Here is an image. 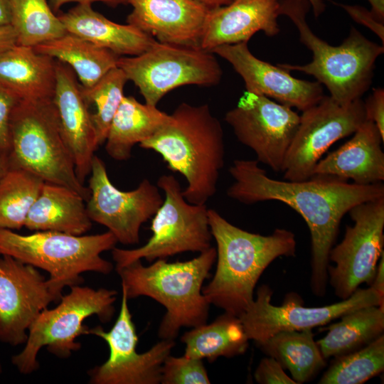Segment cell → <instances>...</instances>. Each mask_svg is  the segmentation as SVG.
Listing matches in <instances>:
<instances>
[{
	"instance_id": "obj_1",
	"label": "cell",
	"mask_w": 384,
	"mask_h": 384,
	"mask_svg": "<svg viewBox=\"0 0 384 384\" xmlns=\"http://www.w3.org/2000/svg\"><path fill=\"white\" fill-rule=\"evenodd\" d=\"M229 173L234 179L226 191L229 198L246 205L279 201L303 218L311 235V289L319 297L326 292L329 255L342 218L354 206L384 196L383 183L358 185L321 176L299 181L276 180L257 160L235 159Z\"/></svg>"
},
{
	"instance_id": "obj_2",
	"label": "cell",
	"mask_w": 384,
	"mask_h": 384,
	"mask_svg": "<svg viewBox=\"0 0 384 384\" xmlns=\"http://www.w3.org/2000/svg\"><path fill=\"white\" fill-rule=\"evenodd\" d=\"M208 215L217 264L202 293L210 304L239 317L253 302L255 287L265 270L278 257L296 256L295 235L284 228L268 235L250 233L213 209L208 210Z\"/></svg>"
},
{
	"instance_id": "obj_3",
	"label": "cell",
	"mask_w": 384,
	"mask_h": 384,
	"mask_svg": "<svg viewBox=\"0 0 384 384\" xmlns=\"http://www.w3.org/2000/svg\"><path fill=\"white\" fill-rule=\"evenodd\" d=\"M139 146L160 154L171 171L185 178L182 193L190 203L204 205L215 194L224 166V134L208 105L181 103Z\"/></svg>"
},
{
	"instance_id": "obj_4",
	"label": "cell",
	"mask_w": 384,
	"mask_h": 384,
	"mask_svg": "<svg viewBox=\"0 0 384 384\" xmlns=\"http://www.w3.org/2000/svg\"><path fill=\"white\" fill-rule=\"evenodd\" d=\"M215 260L216 249L210 247L190 260L158 259L149 266L138 260L117 272L128 299L146 296L166 308L158 335L174 340L181 328L206 323L210 304L202 289Z\"/></svg>"
},
{
	"instance_id": "obj_5",
	"label": "cell",
	"mask_w": 384,
	"mask_h": 384,
	"mask_svg": "<svg viewBox=\"0 0 384 384\" xmlns=\"http://www.w3.org/2000/svg\"><path fill=\"white\" fill-rule=\"evenodd\" d=\"M310 6L307 0H280V15L288 16L295 24L300 41L312 53V60L305 65H278L312 75L341 105L361 98L372 83L375 62L384 52L383 46L370 41L355 28H351L341 45L329 44L316 36L306 22Z\"/></svg>"
},
{
	"instance_id": "obj_6",
	"label": "cell",
	"mask_w": 384,
	"mask_h": 384,
	"mask_svg": "<svg viewBox=\"0 0 384 384\" xmlns=\"http://www.w3.org/2000/svg\"><path fill=\"white\" fill-rule=\"evenodd\" d=\"M117 240L110 231L74 235L55 231L23 235L0 228V255H9L45 270L58 289L80 284L87 272L110 274L113 265L102 252L112 250Z\"/></svg>"
},
{
	"instance_id": "obj_7",
	"label": "cell",
	"mask_w": 384,
	"mask_h": 384,
	"mask_svg": "<svg viewBox=\"0 0 384 384\" xmlns=\"http://www.w3.org/2000/svg\"><path fill=\"white\" fill-rule=\"evenodd\" d=\"M10 128L9 166L28 170L46 182L70 188L88 200L89 188L77 176L53 99L20 100L12 113Z\"/></svg>"
},
{
	"instance_id": "obj_8",
	"label": "cell",
	"mask_w": 384,
	"mask_h": 384,
	"mask_svg": "<svg viewBox=\"0 0 384 384\" xmlns=\"http://www.w3.org/2000/svg\"><path fill=\"white\" fill-rule=\"evenodd\" d=\"M70 288L55 307L46 308L38 314L28 329L23 348L12 356V364L21 373L28 375L38 369V355L43 347L60 358L79 350L81 345L76 339L89 334L90 329L84 324L88 317L96 315L102 322L113 317L117 291L80 284Z\"/></svg>"
},
{
	"instance_id": "obj_9",
	"label": "cell",
	"mask_w": 384,
	"mask_h": 384,
	"mask_svg": "<svg viewBox=\"0 0 384 384\" xmlns=\"http://www.w3.org/2000/svg\"><path fill=\"white\" fill-rule=\"evenodd\" d=\"M164 192L163 203L153 216L152 235L142 246L134 249L112 250L116 270L145 259H158L184 252H203L211 247L213 238L206 204L188 202L179 182L173 175L164 174L156 183Z\"/></svg>"
},
{
	"instance_id": "obj_10",
	"label": "cell",
	"mask_w": 384,
	"mask_h": 384,
	"mask_svg": "<svg viewBox=\"0 0 384 384\" xmlns=\"http://www.w3.org/2000/svg\"><path fill=\"white\" fill-rule=\"evenodd\" d=\"M117 67L138 87L145 103L152 106L180 86H215L223 75L213 53L157 41L139 55L119 57Z\"/></svg>"
},
{
	"instance_id": "obj_11",
	"label": "cell",
	"mask_w": 384,
	"mask_h": 384,
	"mask_svg": "<svg viewBox=\"0 0 384 384\" xmlns=\"http://www.w3.org/2000/svg\"><path fill=\"white\" fill-rule=\"evenodd\" d=\"M343 240L329 255L328 282L341 300L363 283L371 285L384 252V196L360 203L348 212Z\"/></svg>"
},
{
	"instance_id": "obj_12",
	"label": "cell",
	"mask_w": 384,
	"mask_h": 384,
	"mask_svg": "<svg viewBox=\"0 0 384 384\" xmlns=\"http://www.w3.org/2000/svg\"><path fill=\"white\" fill-rule=\"evenodd\" d=\"M271 288L262 284L256 298L239 319L249 340L257 345L284 331L303 330L324 326L360 308L384 306V297L371 287L356 289L348 298L323 306H304L302 297L288 293L280 306L272 304Z\"/></svg>"
},
{
	"instance_id": "obj_13",
	"label": "cell",
	"mask_w": 384,
	"mask_h": 384,
	"mask_svg": "<svg viewBox=\"0 0 384 384\" xmlns=\"http://www.w3.org/2000/svg\"><path fill=\"white\" fill-rule=\"evenodd\" d=\"M366 120L361 98L341 105L324 95L300 115L283 164L284 179L299 181L313 177L316 165L330 146L353 134Z\"/></svg>"
},
{
	"instance_id": "obj_14",
	"label": "cell",
	"mask_w": 384,
	"mask_h": 384,
	"mask_svg": "<svg viewBox=\"0 0 384 384\" xmlns=\"http://www.w3.org/2000/svg\"><path fill=\"white\" fill-rule=\"evenodd\" d=\"M299 118L292 107L245 91L224 119L237 139L254 151L259 163L279 172L282 171Z\"/></svg>"
},
{
	"instance_id": "obj_15",
	"label": "cell",
	"mask_w": 384,
	"mask_h": 384,
	"mask_svg": "<svg viewBox=\"0 0 384 384\" xmlns=\"http://www.w3.org/2000/svg\"><path fill=\"white\" fill-rule=\"evenodd\" d=\"M119 316L113 326L105 331L101 326L89 329V334L102 338L108 345L107 360L88 371L92 384H159L162 365L175 346L173 339H162L146 352L137 351L138 336L122 289Z\"/></svg>"
},
{
	"instance_id": "obj_16",
	"label": "cell",
	"mask_w": 384,
	"mask_h": 384,
	"mask_svg": "<svg viewBox=\"0 0 384 384\" xmlns=\"http://www.w3.org/2000/svg\"><path fill=\"white\" fill-rule=\"evenodd\" d=\"M90 174L86 207L91 220L106 227L117 242L139 243L142 225L163 203L159 187L145 178L134 190L118 189L111 182L104 161L96 155Z\"/></svg>"
},
{
	"instance_id": "obj_17",
	"label": "cell",
	"mask_w": 384,
	"mask_h": 384,
	"mask_svg": "<svg viewBox=\"0 0 384 384\" xmlns=\"http://www.w3.org/2000/svg\"><path fill=\"white\" fill-rule=\"evenodd\" d=\"M62 293L38 268L0 255V341L14 346L25 343L36 318Z\"/></svg>"
},
{
	"instance_id": "obj_18",
	"label": "cell",
	"mask_w": 384,
	"mask_h": 384,
	"mask_svg": "<svg viewBox=\"0 0 384 384\" xmlns=\"http://www.w3.org/2000/svg\"><path fill=\"white\" fill-rule=\"evenodd\" d=\"M212 53L227 60L242 78L246 91L264 95L299 111L316 105L324 96L317 81L296 78L289 71L255 57L247 42L223 45Z\"/></svg>"
},
{
	"instance_id": "obj_19",
	"label": "cell",
	"mask_w": 384,
	"mask_h": 384,
	"mask_svg": "<svg viewBox=\"0 0 384 384\" xmlns=\"http://www.w3.org/2000/svg\"><path fill=\"white\" fill-rule=\"evenodd\" d=\"M53 97L60 130L73 158L75 172L84 183L90 174L94 152L99 146L89 105L81 84L68 65L56 60Z\"/></svg>"
},
{
	"instance_id": "obj_20",
	"label": "cell",
	"mask_w": 384,
	"mask_h": 384,
	"mask_svg": "<svg viewBox=\"0 0 384 384\" xmlns=\"http://www.w3.org/2000/svg\"><path fill=\"white\" fill-rule=\"evenodd\" d=\"M132 6L127 23L168 44L200 48L208 12L195 0H124Z\"/></svg>"
},
{
	"instance_id": "obj_21",
	"label": "cell",
	"mask_w": 384,
	"mask_h": 384,
	"mask_svg": "<svg viewBox=\"0 0 384 384\" xmlns=\"http://www.w3.org/2000/svg\"><path fill=\"white\" fill-rule=\"evenodd\" d=\"M279 16L280 0H233L209 9L200 48L212 52L223 45L248 42L259 31L274 36L280 31Z\"/></svg>"
},
{
	"instance_id": "obj_22",
	"label": "cell",
	"mask_w": 384,
	"mask_h": 384,
	"mask_svg": "<svg viewBox=\"0 0 384 384\" xmlns=\"http://www.w3.org/2000/svg\"><path fill=\"white\" fill-rule=\"evenodd\" d=\"M383 139L375 124L366 120L353 137L336 150L321 158L314 176L353 180L358 185H371L384 181Z\"/></svg>"
},
{
	"instance_id": "obj_23",
	"label": "cell",
	"mask_w": 384,
	"mask_h": 384,
	"mask_svg": "<svg viewBox=\"0 0 384 384\" xmlns=\"http://www.w3.org/2000/svg\"><path fill=\"white\" fill-rule=\"evenodd\" d=\"M67 33L78 36L120 57L139 55L156 41L130 24L112 21L90 4H78L58 16Z\"/></svg>"
},
{
	"instance_id": "obj_24",
	"label": "cell",
	"mask_w": 384,
	"mask_h": 384,
	"mask_svg": "<svg viewBox=\"0 0 384 384\" xmlns=\"http://www.w3.org/2000/svg\"><path fill=\"white\" fill-rule=\"evenodd\" d=\"M56 60L16 44L0 55V83L20 100L53 99Z\"/></svg>"
},
{
	"instance_id": "obj_25",
	"label": "cell",
	"mask_w": 384,
	"mask_h": 384,
	"mask_svg": "<svg viewBox=\"0 0 384 384\" xmlns=\"http://www.w3.org/2000/svg\"><path fill=\"white\" fill-rule=\"evenodd\" d=\"M85 202L75 191L45 181L29 210L24 227L33 231L84 235L92 227Z\"/></svg>"
},
{
	"instance_id": "obj_26",
	"label": "cell",
	"mask_w": 384,
	"mask_h": 384,
	"mask_svg": "<svg viewBox=\"0 0 384 384\" xmlns=\"http://www.w3.org/2000/svg\"><path fill=\"white\" fill-rule=\"evenodd\" d=\"M169 117V114L156 106L124 95L105 142L107 154L117 161L130 159L133 146L152 137Z\"/></svg>"
},
{
	"instance_id": "obj_27",
	"label": "cell",
	"mask_w": 384,
	"mask_h": 384,
	"mask_svg": "<svg viewBox=\"0 0 384 384\" xmlns=\"http://www.w3.org/2000/svg\"><path fill=\"white\" fill-rule=\"evenodd\" d=\"M33 48L70 67L84 88L91 87L116 68L119 58L112 51L69 33Z\"/></svg>"
},
{
	"instance_id": "obj_28",
	"label": "cell",
	"mask_w": 384,
	"mask_h": 384,
	"mask_svg": "<svg viewBox=\"0 0 384 384\" xmlns=\"http://www.w3.org/2000/svg\"><path fill=\"white\" fill-rule=\"evenodd\" d=\"M184 356L210 362L218 357L232 358L247 349V338L239 317L225 312L209 324L206 323L184 333Z\"/></svg>"
},
{
	"instance_id": "obj_29",
	"label": "cell",
	"mask_w": 384,
	"mask_h": 384,
	"mask_svg": "<svg viewBox=\"0 0 384 384\" xmlns=\"http://www.w3.org/2000/svg\"><path fill=\"white\" fill-rule=\"evenodd\" d=\"M340 318L316 341L326 360L357 351L383 334L384 306L362 307Z\"/></svg>"
},
{
	"instance_id": "obj_30",
	"label": "cell",
	"mask_w": 384,
	"mask_h": 384,
	"mask_svg": "<svg viewBox=\"0 0 384 384\" xmlns=\"http://www.w3.org/2000/svg\"><path fill=\"white\" fill-rule=\"evenodd\" d=\"M258 346L287 369L297 384L309 382L326 365L311 329L280 331Z\"/></svg>"
},
{
	"instance_id": "obj_31",
	"label": "cell",
	"mask_w": 384,
	"mask_h": 384,
	"mask_svg": "<svg viewBox=\"0 0 384 384\" xmlns=\"http://www.w3.org/2000/svg\"><path fill=\"white\" fill-rule=\"evenodd\" d=\"M44 182L28 170L9 166L0 178V228L14 230L24 227Z\"/></svg>"
},
{
	"instance_id": "obj_32",
	"label": "cell",
	"mask_w": 384,
	"mask_h": 384,
	"mask_svg": "<svg viewBox=\"0 0 384 384\" xmlns=\"http://www.w3.org/2000/svg\"><path fill=\"white\" fill-rule=\"evenodd\" d=\"M17 44L35 47L67 33L47 0H10Z\"/></svg>"
},
{
	"instance_id": "obj_33",
	"label": "cell",
	"mask_w": 384,
	"mask_h": 384,
	"mask_svg": "<svg viewBox=\"0 0 384 384\" xmlns=\"http://www.w3.org/2000/svg\"><path fill=\"white\" fill-rule=\"evenodd\" d=\"M335 358L319 384L363 383L384 370V335L357 351Z\"/></svg>"
},
{
	"instance_id": "obj_34",
	"label": "cell",
	"mask_w": 384,
	"mask_h": 384,
	"mask_svg": "<svg viewBox=\"0 0 384 384\" xmlns=\"http://www.w3.org/2000/svg\"><path fill=\"white\" fill-rule=\"evenodd\" d=\"M128 81L119 67L110 70L90 88L82 87L88 105H94L95 112L91 114L99 146L105 143L112 120L123 97L124 85Z\"/></svg>"
},
{
	"instance_id": "obj_35",
	"label": "cell",
	"mask_w": 384,
	"mask_h": 384,
	"mask_svg": "<svg viewBox=\"0 0 384 384\" xmlns=\"http://www.w3.org/2000/svg\"><path fill=\"white\" fill-rule=\"evenodd\" d=\"M161 383L208 384L210 380L203 360L169 355L162 365Z\"/></svg>"
},
{
	"instance_id": "obj_36",
	"label": "cell",
	"mask_w": 384,
	"mask_h": 384,
	"mask_svg": "<svg viewBox=\"0 0 384 384\" xmlns=\"http://www.w3.org/2000/svg\"><path fill=\"white\" fill-rule=\"evenodd\" d=\"M19 98L0 83V157L8 160L11 151V119Z\"/></svg>"
},
{
	"instance_id": "obj_37",
	"label": "cell",
	"mask_w": 384,
	"mask_h": 384,
	"mask_svg": "<svg viewBox=\"0 0 384 384\" xmlns=\"http://www.w3.org/2000/svg\"><path fill=\"white\" fill-rule=\"evenodd\" d=\"M254 378L260 384H297L284 372L281 364L271 356L262 358L259 363Z\"/></svg>"
},
{
	"instance_id": "obj_38",
	"label": "cell",
	"mask_w": 384,
	"mask_h": 384,
	"mask_svg": "<svg viewBox=\"0 0 384 384\" xmlns=\"http://www.w3.org/2000/svg\"><path fill=\"white\" fill-rule=\"evenodd\" d=\"M344 9L356 22L368 28L384 43V25L375 16L365 7L358 5L338 4Z\"/></svg>"
},
{
	"instance_id": "obj_39",
	"label": "cell",
	"mask_w": 384,
	"mask_h": 384,
	"mask_svg": "<svg viewBox=\"0 0 384 384\" xmlns=\"http://www.w3.org/2000/svg\"><path fill=\"white\" fill-rule=\"evenodd\" d=\"M366 120L373 122L384 139V89L378 87L364 102Z\"/></svg>"
},
{
	"instance_id": "obj_40",
	"label": "cell",
	"mask_w": 384,
	"mask_h": 384,
	"mask_svg": "<svg viewBox=\"0 0 384 384\" xmlns=\"http://www.w3.org/2000/svg\"><path fill=\"white\" fill-rule=\"evenodd\" d=\"M17 44L16 32L11 24L0 25V55Z\"/></svg>"
},
{
	"instance_id": "obj_41",
	"label": "cell",
	"mask_w": 384,
	"mask_h": 384,
	"mask_svg": "<svg viewBox=\"0 0 384 384\" xmlns=\"http://www.w3.org/2000/svg\"><path fill=\"white\" fill-rule=\"evenodd\" d=\"M70 2L90 4L93 2H102L112 7H116L119 4H125L124 0H49V5L54 12H57L62 6Z\"/></svg>"
},
{
	"instance_id": "obj_42",
	"label": "cell",
	"mask_w": 384,
	"mask_h": 384,
	"mask_svg": "<svg viewBox=\"0 0 384 384\" xmlns=\"http://www.w3.org/2000/svg\"><path fill=\"white\" fill-rule=\"evenodd\" d=\"M384 297V252L382 254L377 266L376 272L370 286Z\"/></svg>"
},
{
	"instance_id": "obj_43",
	"label": "cell",
	"mask_w": 384,
	"mask_h": 384,
	"mask_svg": "<svg viewBox=\"0 0 384 384\" xmlns=\"http://www.w3.org/2000/svg\"><path fill=\"white\" fill-rule=\"evenodd\" d=\"M11 20L10 0H0V25L11 24Z\"/></svg>"
},
{
	"instance_id": "obj_44",
	"label": "cell",
	"mask_w": 384,
	"mask_h": 384,
	"mask_svg": "<svg viewBox=\"0 0 384 384\" xmlns=\"http://www.w3.org/2000/svg\"><path fill=\"white\" fill-rule=\"evenodd\" d=\"M371 6V12L380 21L384 20V0H368Z\"/></svg>"
},
{
	"instance_id": "obj_45",
	"label": "cell",
	"mask_w": 384,
	"mask_h": 384,
	"mask_svg": "<svg viewBox=\"0 0 384 384\" xmlns=\"http://www.w3.org/2000/svg\"><path fill=\"white\" fill-rule=\"evenodd\" d=\"M208 9H215L230 4L233 0H195Z\"/></svg>"
},
{
	"instance_id": "obj_46",
	"label": "cell",
	"mask_w": 384,
	"mask_h": 384,
	"mask_svg": "<svg viewBox=\"0 0 384 384\" xmlns=\"http://www.w3.org/2000/svg\"><path fill=\"white\" fill-rule=\"evenodd\" d=\"M312 7L314 14L316 17L319 16L325 9L324 0H307Z\"/></svg>"
},
{
	"instance_id": "obj_47",
	"label": "cell",
	"mask_w": 384,
	"mask_h": 384,
	"mask_svg": "<svg viewBox=\"0 0 384 384\" xmlns=\"http://www.w3.org/2000/svg\"><path fill=\"white\" fill-rule=\"evenodd\" d=\"M9 168L8 160L0 157V178Z\"/></svg>"
},
{
	"instance_id": "obj_48",
	"label": "cell",
	"mask_w": 384,
	"mask_h": 384,
	"mask_svg": "<svg viewBox=\"0 0 384 384\" xmlns=\"http://www.w3.org/2000/svg\"><path fill=\"white\" fill-rule=\"evenodd\" d=\"M2 372V366H1V361H0V375Z\"/></svg>"
}]
</instances>
